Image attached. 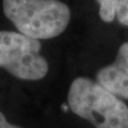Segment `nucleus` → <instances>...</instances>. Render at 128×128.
Instances as JSON below:
<instances>
[{
  "label": "nucleus",
  "mask_w": 128,
  "mask_h": 128,
  "mask_svg": "<svg viewBox=\"0 0 128 128\" xmlns=\"http://www.w3.org/2000/svg\"><path fill=\"white\" fill-rule=\"evenodd\" d=\"M70 109L96 128H128V107L98 82L76 78L67 96Z\"/></svg>",
  "instance_id": "f257e3e1"
},
{
  "label": "nucleus",
  "mask_w": 128,
  "mask_h": 128,
  "mask_svg": "<svg viewBox=\"0 0 128 128\" xmlns=\"http://www.w3.org/2000/svg\"><path fill=\"white\" fill-rule=\"evenodd\" d=\"M2 6L17 30L34 40L58 36L70 19V8L59 0H3Z\"/></svg>",
  "instance_id": "f03ea898"
},
{
  "label": "nucleus",
  "mask_w": 128,
  "mask_h": 128,
  "mask_svg": "<svg viewBox=\"0 0 128 128\" xmlns=\"http://www.w3.org/2000/svg\"><path fill=\"white\" fill-rule=\"evenodd\" d=\"M41 43L22 33L0 31V67L22 80H40L47 75L48 62L40 54Z\"/></svg>",
  "instance_id": "7ed1b4c3"
},
{
  "label": "nucleus",
  "mask_w": 128,
  "mask_h": 128,
  "mask_svg": "<svg viewBox=\"0 0 128 128\" xmlns=\"http://www.w3.org/2000/svg\"><path fill=\"white\" fill-rule=\"evenodd\" d=\"M97 80L112 94L128 98V43L120 47L113 63L98 72Z\"/></svg>",
  "instance_id": "20e7f679"
},
{
  "label": "nucleus",
  "mask_w": 128,
  "mask_h": 128,
  "mask_svg": "<svg viewBox=\"0 0 128 128\" xmlns=\"http://www.w3.org/2000/svg\"><path fill=\"white\" fill-rule=\"evenodd\" d=\"M99 3V16L104 22H111L115 17L120 24L128 26V0H96Z\"/></svg>",
  "instance_id": "39448f33"
},
{
  "label": "nucleus",
  "mask_w": 128,
  "mask_h": 128,
  "mask_svg": "<svg viewBox=\"0 0 128 128\" xmlns=\"http://www.w3.org/2000/svg\"><path fill=\"white\" fill-rule=\"evenodd\" d=\"M0 128H22L17 125H13L6 121V116L0 112Z\"/></svg>",
  "instance_id": "423d86ee"
}]
</instances>
